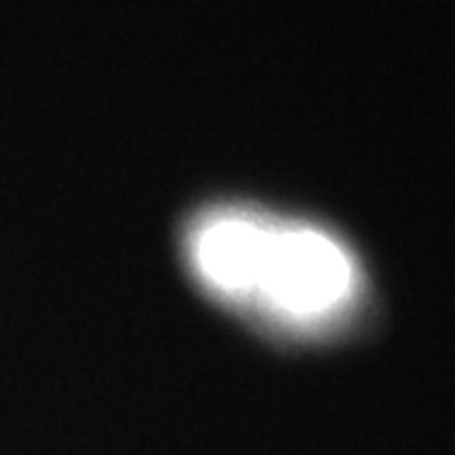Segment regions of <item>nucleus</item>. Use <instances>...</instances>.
Instances as JSON below:
<instances>
[{
	"label": "nucleus",
	"instance_id": "nucleus-1",
	"mask_svg": "<svg viewBox=\"0 0 455 455\" xmlns=\"http://www.w3.org/2000/svg\"><path fill=\"white\" fill-rule=\"evenodd\" d=\"M188 260L215 299L286 331L339 324L362 291L357 259L337 235L245 208L205 212L188 233Z\"/></svg>",
	"mask_w": 455,
	"mask_h": 455
}]
</instances>
